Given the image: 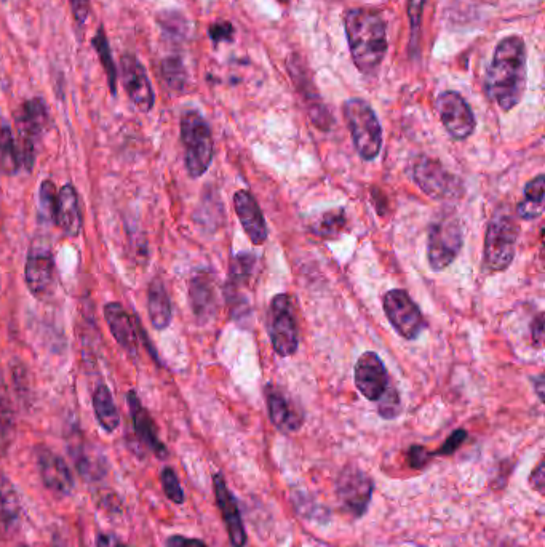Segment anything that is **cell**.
I'll return each mask as SVG.
<instances>
[{
	"label": "cell",
	"mask_w": 545,
	"mask_h": 547,
	"mask_svg": "<svg viewBox=\"0 0 545 547\" xmlns=\"http://www.w3.org/2000/svg\"><path fill=\"white\" fill-rule=\"evenodd\" d=\"M486 93L502 111H512L526 92V45L523 37L509 36L494 50L486 72Z\"/></svg>",
	"instance_id": "cell-1"
},
{
	"label": "cell",
	"mask_w": 545,
	"mask_h": 547,
	"mask_svg": "<svg viewBox=\"0 0 545 547\" xmlns=\"http://www.w3.org/2000/svg\"><path fill=\"white\" fill-rule=\"evenodd\" d=\"M352 61L362 74H373L387 53L386 21L371 8H352L344 18Z\"/></svg>",
	"instance_id": "cell-2"
},
{
	"label": "cell",
	"mask_w": 545,
	"mask_h": 547,
	"mask_svg": "<svg viewBox=\"0 0 545 547\" xmlns=\"http://www.w3.org/2000/svg\"><path fill=\"white\" fill-rule=\"evenodd\" d=\"M180 127L187 173L191 178H200L210 168L215 151L210 125L199 112L189 111L181 117Z\"/></svg>",
	"instance_id": "cell-3"
},
{
	"label": "cell",
	"mask_w": 545,
	"mask_h": 547,
	"mask_svg": "<svg viewBox=\"0 0 545 547\" xmlns=\"http://www.w3.org/2000/svg\"><path fill=\"white\" fill-rule=\"evenodd\" d=\"M48 125V111L40 98L24 101L15 116V148L21 167L31 172L36 164L37 143Z\"/></svg>",
	"instance_id": "cell-4"
},
{
	"label": "cell",
	"mask_w": 545,
	"mask_h": 547,
	"mask_svg": "<svg viewBox=\"0 0 545 547\" xmlns=\"http://www.w3.org/2000/svg\"><path fill=\"white\" fill-rule=\"evenodd\" d=\"M343 111L352 141L360 157L368 162L376 159L382 149V127L376 112L362 98L347 100Z\"/></svg>",
	"instance_id": "cell-5"
},
{
	"label": "cell",
	"mask_w": 545,
	"mask_h": 547,
	"mask_svg": "<svg viewBox=\"0 0 545 547\" xmlns=\"http://www.w3.org/2000/svg\"><path fill=\"white\" fill-rule=\"evenodd\" d=\"M462 236L461 221L454 215H443L430 224L427 236V260L432 271L442 272L461 252Z\"/></svg>",
	"instance_id": "cell-6"
},
{
	"label": "cell",
	"mask_w": 545,
	"mask_h": 547,
	"mask_svg": "<svg viewBox=\"0 0 545 547\" xmlns=\"http://www.w3.org/2000/svg\"><path fill=\"white\" fill-rule=\"evenodd\" d=\"M518 224L506 213L494 216L485 237V263L493 272L506 271L517 252Z\"/></svg>",
	"instance_id": "cell-7"
},
{
	"label": "cell",
	"mask_w": 545,
	"mask_h": 547,
	"mask_svg": "<svg viewBox=\"0 0 545 547\" xmlns=\"http://www.w3.org/2000/svg\"><path fill=\"white\" fill-rule=\"evenodd\" d=\"M373 488L371 477L355 464L346 466L339 472L338 480H336V496H338L339 504L355 519L362 517L370 506Z\"/></svg>",
	"instance_id": "cell-8"
},
{
	"label": "cell",
	"mask_w": 545,
	"mask_h": 547,
	"mask_svg": "<svg viewBox=\"0 0 545 547\" xmlns=\"http://www.w3.org/2000/svg\"><path fill=\"white\" fill-rule=\"evenodd\" d=\"M269 336H271L272 348L280 357H290L298 351L299 338L295 314L291 309L290 298L283 293L272 298L271 311H269Z\"/></svg>",
	"instance_id": "cell-9"
},
{
	"label": "cell",
	"mask_w": 545,
	"mask_h": 547,
	"mask_svg": "<svg viewBox=\"0 0 545 547\" xmlns=\"http://www.w3.org/2000/svg\"><path fill=\"white\" fill-rule=\"evenodd\" d=\"M382 306H384L387 320L398 335L408 341L418 338L424 328V319H422L421 309L414 303L408 292L402 288L389 290L384 296Z\"/></svg>",
	"instance_id": "cell-10"
},
{
	"label": "cell",
	"mask_w": 545,
	"mask_h": 547,
	"mask_svg": "<svg viewBox=\"0 0 545 547\" xmlns=\"http://www.w3.org/2000/svg\"><path fill=\"white\" fill-rule=\"evenodd\" d=\"M413 178L419 189L432 199H454L464 192L461 181L432 157H421L416 162Z\"/></svg>",
	"instance_id": "cell-11"
},
{
	"label": "cell",
	"mask_w": 545,
	"mask_h": 547,
	"mask_svg": "<svg viewBox=\"0 0 545 547\" xmlns=\"http://www.w3.org/2000/svg\"><path fill=\"white\" fill-rule=\"evenodd\" d=\"M437 111L443 127L454 140H467L475 132L474 111L458 92H443L438 96Z\"/></svg>",
	"instance_id": "cell-12"
},
{
	"label": "cell",
	"mask_w": 545,
	"mask_h": 547,
	"mask_svg": "<svg viewBox=\"0 0 545 547\" xmlns=\"http://www.w3.org/2000/svg\"><path fill=\"white\" fill-rule=\"evenodd\" d=\"M120 80L128 98L133 101L136 108L143 112H149L154 108L156 95L152 90L148 71L132 53H127L120 58Z\"/></svg>",
	"instance_id": "cell-13"
},
{
	"label": "cell",
	"mask_w": 545,
	"mask_h": 547,
	"mask_svg": "<svg viewBox=\"0 0 545 547\" xmlns=\"http://www.w3.org/2000/svg\"><path fill=\"white\" fill-rule=\"evenodd\" d=\"M355 386L365 399L378 402L382 392L389 386V375L381 357L376 352H363L354 370Z\"/></svg>",
	"instance_id": "cell-14"
},
{
	"label": "cell",
	"mask_w": 545,
	"mask_h": 547,
	"mask_svg": "<svg viewBox=\"0 0 545 547\" xmlns=\"http://www.w3.org/2000/svg\"><path fill=\"white\" fill-rule=\"evenodd\" d=\"M36 464L40 479L50 492L58 496H69L74 490V476L66 461L50 448H36Z\"/></svg>",
	"instance_id": "cell-15"
},
{
	"label": "cell",
	"mask_w": 545,
	"mask_h": 547,
	"mask_svg": "<svg viewBox=\"0 0 545 547\" xmlns=\"http://www.w3.org/2000/svg\"><path fill=\"white\" fill-rule=\"evenodd\" d=\"M55 277V261L50 248L34 247L24 266V280L29 292L37 298L47 295Z\"/></svg>",
	"instance_id": "cell-16"
},
{
	"label": "cell",
	"mask_w": 545,
	"mask_h": 547,
	"mask_svg": "<svg viewBox=\"0 0 545 547\" xmlns=\"http://www.w3.org/2000/svg\"><path fill=\"white\" fill-rule=\"evenodd\" d=\"M213 487H215L216 503L226 524L229 540L234 547H243L247 544V532L243 527L242 516H240L239 504L227 487L223 474L213 476Z\"/></svg>",
	"instance_id": "cell-17"
},
{
	"label": "cell",
	"mask_w": 545,
	"mask_h": 547,
	"mask_svg": "<svg viewBox=\"0 0 545 547\" xmlns=\"http://www.w3.org/2000/svg\"><path fill=\"white\" fill-rule=\"evenodd\" d=\"M264 394H266L269 416L275 428L282 432L299 431V428L303 426L304 416L298 405L282 389L272 384L264 389Z\"/></svg>",
	"instance_id": "cell-18"
},
{
	"label": "cell",
	"mask_w": 545,
	"mask_h": 547,
	"mask_svg": "<svg viewBox=\"0 0 545 547\" xmlns=\"http://www.w3.org/2000/svg\"><path fill=\"white\" fill-rule=\"evenodd\" d=\"M189 300L192 312L199 324H207L218 311V296H216L215 279L210 272L200 271L195 274L189 284Z\"/></svg>",
	"instance_id": "cell-19"
},
{
	"label": "cell",
	"mask_w": 545,
	"mask_h": 547,
	"mask_svg": "<svg viewBox=\"0 0 545 547\" xmlns=\"http://www.w3.org/2000/svg\"><path fill=\"white\" fill-rule=\"evenodd\" d=\"M128 408L132 413L133 428H135L136 437L144 447L149 448L154 455L159 456L160 460H165L168 456L167 447L159 439L156 423L152 420L148 410L141 404L140 397L135 391L127 394Z\"/></svg>",
	"instance_id": "cell-20"
},
{
	"label": "cell",
	"mask_w": 545,
	"mask_h": 547,
	"mask_svg": "<svg viewBox=\"0 0 545 547\" xmlns=\"http://www.w3.org/2000/svg\"><path fill=\"white\" fill-rule=\"evenodd\" d=\"M234 207L251 244L263 245L267 239L266 220L253 194L245 189L235 192Z\"/></svg>",
	"instance_id": "cell-21"
},
{
	"label": "cell",
	"mask_w": 545,
	"mask_h": 547,
	"mask_svg": "<svg viewBox=\"0 0 545 547\" xmlns=\"http://www.w3.org/2000/svg\"><path fill=\"white\" fill-rule=\"evenodd\" d=\"M55 223L68 237H77L82 232V212L79 196L72 184H64L56 199Z\"/></svg>",
	"instance_id": "cell-22"
},
{
	"label": "cell",
	"mask_w": 545,
	"mask_h": 547,
	"mask_svg": "<svg viewBox=\"0 0 545 547\" xmlns=\"http://www.w3.org/2000/svg\"><path fill=\"white\" fill-rule=\"evenodd\" d=\"M104 319L108 322L109 332L120 344V348H124V351H127L130 356L135 357L138 352V336H136L132 319L128 316L124 306L116 301L106 304Z\"/></svg>",
	"instance_id": "cell-23"
},
{
	"label": "cell",
	"mask_w": 545,
	"mask_h": 547,
	"mask_svg": "<svg viewBox=\"0 0 545 547\" xmlns=\"http://www.w3.org/2000/svg\"><path fill=\"white\" fill-rule=\"evenodd\" d=\"M69 452H71L72 460H74L80 476L88 482H98L106 476V471H108L106 458L98 448L77 437L74 442H71Z\"/></svg>",
	"instance_id": "cell-24"
},
{
	"label": "cell",
	"mask_w": 545,
	"mask_h": 547,
	"mask_svg": "<svg viewBox=\"0 0 545 547\" xmlns=\"http://www.w3.org/2000/svg\"><path fill=\"white\" fill-rule=\"evenodd\" d=\"M21 500L15 485L0 472V536L15 533L20 525Z\"/></svg>",
	"instance_id": "cell-25"
},
{
	"label": "cell",
	"mask_w": 545,
	"mask_h": 547,
	"mask_svg": "<svg viewBox=\"0 0 545 547\" xmlns=\"http://www.w3.org/2000/svg\"><path fill=\"white\" fill-rule=\"evenodd\" d=\"M148 314L152 327L165 330L172 324V303L160 279L152 280L148 290Z\"/></svg>",
	"instance_id": "cell-26"
},
{
	"label": "cell",
	"mask_w": 545,
	"mask_h": 547,
	"mask_svg": "<svg viewBox=\"0 0 545 547\" xmlns=\"http://www.w3.org/2000/svg\"><path fill=\"white\" fill-rule=\"evenodd\" d=\"M93 410H95L96 420L104 431L111 434L119 428V410H117L114 397L106 384H100L93 392Z\"/></svg>",
	"instance_id": "cell-27"
},
{
	"label": "cell",
	"mask_w": 545,
	"mask_h": 547,
	"mask_svg": "<svg viewBox=\"0 0 545 547\" xmlns=\"http://www.w3.org/2000/svg\"><path fill=\"white\" fill-rule=\"evenodd\" d=\"M545 176L538 175L525 186V199L518 204L517 215L525 221L536 220L544 213Z\"/></svg>",
	"instance_id": "cell-28"
},
{
	"label": "cell",
	"mask_w": 545,
	"mask_h": 547,
	"mask_svg": "<svg viewBox=\"0 0 545 547\" xmlns=\"http://www.w3.org/2000/svg\"><path fill=\"white\" fill-rule=\"evenodd\" d=\"M16 437V421L13 405L8 399L7 392L0 391V455L12 448L13 440Z\"/></svg>",
	"instance_id": "cell-29"
},
{
	"label": "cell",
	"mask_w": 545,
	"mask_h": 547,
	"mask_svg": "<svg viewBox=\"0 0 545 547\" xmlns=\"http://www.w3.org/2000/svg\"><path fill=\"white\" fill-rule=\"evenodd\" d=\"M20 157L15 148L13 130L8 124L0 125V170L5 175H15L20 170Z\"/></svg>",
	"instance_id": "cell-30"
},
{
	"label": "cell",
	"mask_w": 545,
	"mask_h": 547,
	"mask_svg": "<svg viewBox=\"0 0 545 547\" xmlns=\"http://www.w3.org/2000/svg\"><path fill=\"white\" fill-rule=\"evenodd\" d=\"M93 47H95L96 53L100 56L101 64H103L104 72L108 76L109 88H111L112 95L117 93V66L112 58L111 45H109L108 36L104 31L103 26L98 28L95 37H93Z\"/></svg>",
	"instance_id": "cell-31"
},
{
	"label": "cell",
	"mask_w": 545,
	"mask_h": 547,
	"mask_svg": "<svg viewBox=\"0 0 545 547\" xmlns=\"http://www.w3.org/2000/svg\"><path fill=\"white\" fill-rule=\"evenodd\" d=\"M346 223V213H344L343 208L331 210V212L323 213L320 216V220L315 223V232L320 237H330V239H333V237L341 234Z\"/></svg>",
	"instance_id": "cell-32"
},
{
	"label": "cell",
	"mask_w": 545,
	"mask_h": 547,
	"mask_svg": "<svg viewBox=\"0 0 545 547\" xmlns=\"http://www.w3.org/2000/svg\"><path fill=\"white\" fill-rule=\"evenodd\" d=\"M160 71H162V79H164L170 90H176V92L183 90L187 77L186 69H184L183 61L180 58L170 56V58L164 60Z\"/></svg>",
	"instance_id": "cell-33"
},
{
	"label": "cell",
	"mask_w": 545,
	"mask_h": 547,
	"mask_svg": "<svg viewBox=\"0 0 545 547\" xmlns=\"http://www.w3.org/2000/svg\"><path fill=\"white\" fill-rule=\"evenodd\" d=\"M256 258L251 253H239L235 256L231 266V285L242 287L253 276Z\"/></svg>",
	"instance_id": "cell-34"
},
{
	"label": "cell",
	"mask_w": 545,
	"mask_h": 547,
	"mask_svg": "<svg viewBox=\"0 0 545 547\" xmlns=\"http://www.w3.org/2000/svg\"><path fill=\"white\" fill-rule=\"evenodd\" d=\"M378 413L384 420H394L400 413H402V400H400V394L397 389L389 383L386 391L382 392V396L379 397Z\"/></svg>",
	"instance_id": "cell-35"
},
{
	"label": "cell",
	"mask_w": 545,
	"mask_h": 547,
	"mask_svg": "<svg viewBox=\"0 0 545 547\" xmlns=\"http://www.w3.org/2000/svg\"><path fill=\"white\" fill-rule=\"evenodd\" d=\"M56 199H58V194H56L55 183L45 180L40 184L39 191L40 213L44 218L55 220Z\"/></svg>",
	"instance_id": "cell-36"
},
{
	"label": "cell",
	"mask_w": 545,
	"mask_h": 547,
	"mask_svg": "<svg viewBox=\"0 0 545 547\" xmlns=\"http://www.w3.org/2000/svg\"><path fill=\"white\" fill-rule=\"evenodd\" d=\"M162 487H164L165 496L175 504L184 503V492L181 488L180 479L172 468H164L162 471Z\"/></svg>",
	"instance_id": "cell-37"
},
{
	"label": "cell",
	"mask_w": 545,
	"mask_h": 547,
	"mask_svg": "<svg viewBox=\"0 0 545 547\" xmlns=\"http://www.w3.org/2000/svg\"><path fill=\"white\" fill-rule=\"evenodd\" d=\"M467 439V432L464 429H459V431H454L448 439H446L445 444L442 447L438 448V452L435 455L450 456L453 455L459 447H461Z\"/></svg>",
	"instance_id": "cell-38"
},
{
	"label": "cell",
	"mask_w": 545,
	"mask_h": 547,
	"mask_svg": "<svg viewBox=\"0 0 545 547\" xmlns=\"http://www.w3.org/2000/svg\"><path fill=\"white\" fill-rule=\"evenodd\" d=\"M69 2H71L72 15H74L77 26L84 28L88 16H90V12H92L90 0H69Z\"/></svg>",
	"instance_id": "cell-39"
},
{
	"label": "cell",
	"mask_w": 545,
	"mask_h": 547,
	"mask_svg": "<svg viewBox=\"0 0 545 547\" xmlns=\"http://www.w3.org/2000/svg\"><path fill=\"white\" fill-rule=\"evenodd\" d=\"M432 453L427 452L426 448L421 445H413L408 452V460L413 469H424L429 464Z\"/></svg>",
	"instance_id": "cell-40"
},
{
	"label": "cell",
	"mask_w": 545,
	"mask_h": 547,
	"mask_svg": "<svg viewBox=\"0 0 545 547\" xmlns=\"http://www.w3.org/2000/svg\"><path fill=\"white\" fill-rule=\"evenodd\" d=\"M424 4H426V0H410V2H408V16H410L413 36L414 34H416V29H419V24H421V16L422 10H424Z\"/></svg>",
	"instance_id": "cell-41"
},
{
	"label": "cell",
	"mask_w": 545,
	"mask_h": 547,
	"mask_svg": "<svg viewBox=\"0 0 545 547\" xmlns=\"http://www.w3.org/2000/svg\"><path fill=\"white\" fill-rule=\"evenodd\" d=\"M232 34H234V28L231 23H215L210 28V37L215 42H223V40H231Z\"/></svg>",
	"instance_id": "cell-42"
},
{
	"label": "cell",
	"mask_w": 545,
	"mask_h": 547,
	"mask_svg": "<svg viewBox=\"0 0 545 547\" xmlns=\"http://www.w3.org/2000/svg\"><path fill=\"white\" fill-rule=\"evenodd\" d=\"M531 338H533V346L542 348V341H544V314L542 312H539L538 317L531 324Z\"/></svg>",
	"instance_id": "cell-43"
},
{
	"label": "cell",
	"mask_w": 545,
	"mask_h": 547,
	"mask_svg": "<svg viewBox=\"0 0 545 547\" xmlns=\"http://www.w3.org/2000/svg\"><path fill=\"white\" fill-rule=\"evenodd\" d=\"M167 547H207V544L197 538H186V536L173 535L168 538Z\"/></svg>",
	"instance_id": "cell-44"
},
{
	"label": "cell",
	"mask_w": 545,
	"mask_h": 547,
	"mask_svg": "<svg viewBox=\"0 0 545 547\" xmlns=\"http://www.w3.org/2000/svg\"><path fill=\"white\" fill-rule=\"evenodd\" d=\"M96 547H128L119 536L112 533H100L96 538Z\"/></svg>",
	"instance_id": "cell-45"
},
{
	"label": "cell",
	"mask_w": 545,
	"mask_h": 547,
	"mask_svg": "<svg viewBox=\"0 0 545 547\" xmlns=\"http://www.w3.org/2000/svg\"><path fill=\"white\" fill-rule=\"evenodd\" d=\"M530 484L536 492L544 495V463L542 461L538 464V468L534 469L533 474H531Z\"/></svg>",
	"instance_id": "cell-46"
},
{
	"label": "cell",
	"mask_w": 545,
	"mask_h": 547,
	"mask_svg": "<svg viewBox=\"0 0 545 547\" xmlns=\"http://www.w3.org/2000/svg\"><path fill=\"white\" fill-rule=\"evenodd\" d=\"M533 383L536 384L539 399L544 400V376L539 375L538 378H533Z\"/></svg>",
	"instance_id": "cell-47"
}]
</instances>
